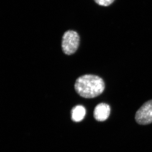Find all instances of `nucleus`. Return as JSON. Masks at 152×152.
Returning a JSON list of instances; mask_svg holds the SVG:
<instances>
[{
    "instance_id": "5",
    "label": "nucleus",
    "mask_w": 152,
    "mask_h": 152,
    "mask_svg": "<svg viewBox=\"0 0 152 152\" xmlns=\"http://www.w3.org/2000/svg\"><path fill=\"white\" fill-rule=\"evenodd\" d=\"M86 114V109L83 106H76L72 110V120L76 122L81 121L83 119Z\"/></svg>"
},
{
    "instance_id": "6",
    "label": "nucleus",
    "mask_w": 152,
    "mask_h": 152,
    "mask_svg": "<svg viewBox=\"0 0 152 152\" xmlns=\"http://www.w3.org/2000/svg\"><path fill=\"white\" fill-rule=\"evenodd\" d=\"M94 1L99 5L107 7L111 4L115 0H94Z\"/></svg>"
},
{
    "instance_id": "3",
    "label": "nucleus",
    "mask_w": 152,
    "mask_h": 152,
    "mask_svg": "<svg viewBox=\"0 0 152 152\" xmlns=\"http://www.w3.org/2000/svg\"><path fill=\"white\" fill-rule=\"evenodd\" d=\"M135 119L140 125L149 124L152 123V100L146 102L137 111Z\"/></svg>"
},
{
    "instance_id": "4",
    "label": "nucleus",
    "mask_w": 152,
    "mask_h": 152,
    "mask_svg": "<svg viewBox=\"0 0 152 152\" xmlns=\"http://www.w3.org/2000/svg\"><path fill=\"white\" fill-rule=\"evenodd\" d=\"M110 113V107L108 104L102 103L95 108L94 115L98 121H104L107 119Z\"/></svg>"
},
{
    "instance_id": "2",
    "label": "nucleus",
    "mask_w": 152,
    "mask_h": 152,
    "mask_svg": "<svg viewBox=\"0 0 152 152\" xmlns=\"http://www.w3.org/2000/svg\"><path fill=\"white\" fill-rule=\"evenodd\" d=\"M80 38L77 32L72 30L64 34L62 40V48L66 54L71 55L75 53L78 48Z\"/></svg>"
},
{
    "instance_id": "1",
    "label": "nucleus",
    "mask_w": 152,
    "mask_h": 152,
    "mask_svg": "<svg viewBox=\"0 0 152 152\" xmlns=\"http://www.w3.org/2000/svg\"><path fill=\"white\" fill-rule=\"evenodd\" d=\"M75 88L82 97L91 99L97 97L103 92L105 83L103 80L99 76L86 75L76 80Z\"/></svg>"
}]
</instances>
